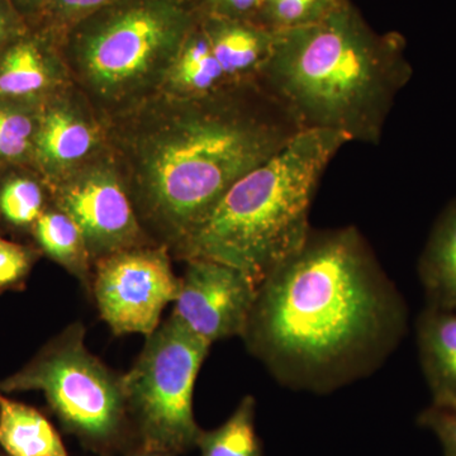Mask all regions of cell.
I'll return each mask as SVG.
<instances>
[{
    "label": "cell",
    "instance_id": "cell-1",
    "mask_svg": "<svg viewBox=\"0 0 456 456\" xmlns=\"http://www.w3.org/2000/svg\"><path fill=\"white\" fill-rule=\"evenodd\" d=\"M407 323L403 297L358 228H312L257 287L241 338L281 386L326 395L382 367Z\"/></svg>",
    "mask_w": 456,
    "mask_h": 456
},
{
    "label": "cell",
    "instance_id": "cell-2",
    "mask_svg": "<svg viewBox=\"0 0 456 456\" xmlns=\"http://www.w3.org/2000/svg\"><path fill=\"white\" fill-rule=\"evenodd\" d=\"M398 33L380 35L347 2L316 25L275 33L260 80L299 131H334L377 145L412 75Z\"/></svg>",
    "mask_w": 456,
    "mask_h": 456
},
{
    "label": "cell",
    "instance_id": "cell-3",
    "mask_svg": "<svg viewBox=\"0 0 456 456\" xmlns=\"http://www.w3.org/2000/svg\"><path fill=\"white\" fill-rule=\"evenodd\" d=\"M140 150L137 206L176 248L246 173L298 134L281 107L254 110L220 92L191 99Z\"/></svg>",
    "mask_w": 456,
    "mask_h": 456
},
{
    "label": "cell",
    "instance_id": "cell-4",
    "mask_svg": "<svg viewBox=\"0 0 456 456\" xmlns=\"http://www.w3.org/2000/svg\"><path fill=\"white\" fill-rule=\"evenodd\" d=\"M349 137L299 131L268 160L246 173L175 250L242 270L259 285L307 241L321 178Z\"/></svg>",
    "mask_w": 456,
    "mask_h": 456
},
{
    "label": "cell",
    "instance_id": "cell-5",
    "mask_svg": "<svg viewBox=\"0 0 456 456\" xmlns=\"http://www.w3.org/2000/svg\"><path fill=\"white\" fill-rule=\"evenodd\" d=\"M200 18L191 0H117L65 33L90 86L116 97L173 65Z\"/></svg>",
    "mask_w": 456,
    "mask_h": 456
},
{
    "label": "cell",
    "instance_id": "cell-6",
    "mask_svg": "<svg viewBox=\"0 0 456 456\" xmlns=\"http://www.w3.org/2000/svg\"><path fill=\"white\" fill-rule=\"evenodd\" d=\"M41 391L62 428L90 452L110 456L134 439L122 375L86 346V329L73 323L16 374L0 392Z\"/></svg>",
    "mask_w": 456,
    "mask_h": 456
},
{
    "label": "cell",
    "instance_id": "cell-7",
    "mask_svg": "<svg viewBox=\"0 0 456 456\" xmlns=\"http://www.w3.org/2000/svg\"><path fill=\"white\" fill-rule=\"evenodd\" d=\"M211 346L173 317L147 336L139 359L122 375L139 448L176 456L197 448L203 430L194 419V386Z\"/></svg>",
    "mask_w": 456,
    "mask_h": 456
},
{
    "label": "cell",
    "instance_id": "cell-8",
    "mask_svg": "<svg viewBox=\"0 0 456 456\" xmlns=\"http://www.w3.org/2000/svg\"><path fill=\"white\" fill-rule=\"evenodd\" d=\"M180 279L167 248H132L102 257L93 275L92 293L102 320L117 336H150L161 314L175 302Z\"/></svg>",
    "mask_w": 456,
    "mask_h": 456
},
{
    "label": "cell",
    "instance_id": "cell-9",
    "mask_svg": "<svg viewBox=\"0 0 456 456\" xmlns=\"http://www.w3.org/2000/svg\"><path fill=\"white\" fill-rule=\"evenodd\" d=\"M257 287L253 278L227 264L187 260L171 317L211 345L235 336L241 338Z\"/></svg>",
    "mask_w": 456,
    "mask_h": 456
},
{
    "label": "cell",
    "instance_id": "cell-10",
    "mask_svg": "<svg viewBox=\"0 0 456 456\" xmlns=\"http://www.w3.org/2000/svg\"><path fill=\"white\" fill-rule=\"evenodd\" d=\"M57 208L70 216L82 231L90 256L139 248V217L116 174L94 167L60 185Z\"/></svg>",
    "mask_w": 456,
    "mask_h": 456
},
{
    "label": "cell",
    "instance_id": "cell-11",
    "mask_svg": "<svg viewBox=\"0 0 456 456\" xmlns=\"http://www.w3.org/2000/svg\"><path fill=\"white\" fill-rule=\"evenodd\" d=\"M53 33L29 26L0 50V99L37 104L56 80Z\"/></svg>",
    "mask_w": 456,
    "mask_h": 456
},
{
    "label": "cell",
    "instance_id": "cell-12",
    "mask_svg": "<svg viewBox=\"0 0 456 456\" xmlns=\"http://www.w3.org/2000/svg\"><path fill=\"white\" fill-rule=\"evenodd\" d=\"M200 23L230 86L260 79L274 50V32L246 20L200 16Z\"/></svg>",
    "mask_w": 456,
    "mask_h": 456
},
{
    "label": "cell",
    "instance_id": "cell-13",
    "mask_svg": "<svg viewBox=\"0 0 456 456\" xmlns=\"http://www.w3.org/2000/svg\"><path fill=\"white\" fill-rule=\"evenodd\" d=\"M417 345L432 403L456 407V312L426 305L417 320Z\"/></svg>",
    "mask_w": 456,
    "mask_h": 456
},
{
    "label": "cell",
    "instance_id": "cell-14",
    "mask_svg": "<svg viewBox=\"0 0 456 456\" xmlns=\"http://www.w3.org/2000/svg\"><path fill=\"white\" fill-rule=\"evenodd\" d=\"M95 132L88 123L64 107L41 110L33 160L47 174L64 170L89 154Z\"/></svg>",
    "mask_w": 456,
    "mask_h": 456
},
{
    "label": "cell",
    "instance_id": "cell-15",
    "mask_svg": "<svg viewBox=\"0 0 456 456\" xmlns=\"http://www.w3.org/2000/svg\"><path fill=\"white\" fill-rule=\"evenodd\" d=\"M428 305L456 312V200L441 213L419 263Z\"/></svg>",
    "mask_w": 456,
    "mask_h": 456
},
{
    "label": "cell",
    "instance_id": "cell-16",
    "mask_svg": "<svg viewBox=\"0 0 456 456\" xmlns=\"http://www.w3.org/2000/svg\"><path fill=\"white\" fill-rule=\"evenodd\" d=\"M0 448L9 456H69L61 437L40 411L2 392Z\"/></svg>",
    "mask_w": 456,
    "mask_h": 456
},
{
    "label": "cell",
    "instance_id": "cell-17",
    "mask_svg": "<svg viewBox=\"0 0 456 456\" xmlns=\"http://www.w3.org/2000/svg\"><path fill=\"white\" fill-rule=\"evenodd\" d=\"M171 68L174 86L191 99L217 94L230 86L213 55L200 18L189 32Z\"/></svg>",
    "mask_w": 456,
    "mask_h": 456
},
{
    "label": "cell",
    "instance_id": "cell-18",
    "mask_svg": "<svg viewBox=\"0 0 456 456\" xmlns=\"http://www.w3.org/2000/svg\"><path fill=\"white\" fill-rule=\"evenodd\" d=\"M36 240L51 259L64 266L92 292L90 254L82 231L61 209L45 211L33 224Z\"/></svg>",
    "mask_w": 456,
    "mask_h": 456
},
{
    "label": "cell",
    "instance_id": "cell-19",
    "mask_svg": "<svg viewBox=\"0 0 456 456\" xmlns=\"http://www.w3.org/2000/svg\"><path fill=\"white\" fill-rule=\"evenodd\" d=\"M255 415L256 402L253 395H246L224 424L202 431L197 443L200 456H264Z\"/></svg>",
    "mask_w": 456,
    "mask_h": 456
},
{
    "label": "cell",
    "instance_id": "cell-20",
    "mask_svg": "<svg viewBox=\"0 0 456 456\" xmlns=\"http://www.w3.org/2000/svg\"><path fill=\"white\" fill-rule=\"evenodd\" d=\"M40 113L38 104L0 99V161L20 164L33 160Z\"/></svg>",
    "mask_w": 456,
    "mask_h": 456
},
{
    "label": "cell",
    "instance_id": "cell-21",
    "mask_svg": "<svg viewBox=\"0 0 456 456\" xmlns=\"http://www.w3.org/2000/svg\"><path fill=\"white\" fill-rule=\"evenodd\" d=\"M349 0H265L253 22L278 33L316 25Z\"/></svg>",
    "mask_w": 456,
    "mask_h": 456
},
{
    "label": "cell",
    "instance_id": "cell-22",
    "mask_svg": "<svg viewBox=\"0 0 456 456\" xmlns=\"http://www.w3.org/2000/svg\"><path fill=\"white\" fill-rule=\"evenodd\" d=\"M44 191L36 180L17 176L0 189V213L17 227L33 226L44 213Z\"/></svg>",
    "mask_w": 456,
    "mask_h": 456
},
{
    "label": "cell",
    "instance_id": "cell-23",
    "mask_svg": "<svg viewBox=\"0 0 456 456\" xmlns=\"http://www.w3.org/2000/svg\"><path fill=\"white\" fill-rule=\"evenodd\" d=\"M117 0H50L46 17L40 26L55 33L70 28Z\"/></svg>",
    "mask_w": 456,
    "mask_h": 456
},
{
    "label": "cell",
    "instance_id": "cell-24",
    "mask_svg": "<svg viewBox=\"0 0 456 456\" xmlns=\"http://www.w3.org/2000/svg\"><path fill=\"white\" fill-rule=\"evenodd\" d=\"M33 254L25 246L0 239V292L22 284L32 268Z\"/></svg>",
    "mask_w": 456,
    "mask_h": 456
},
{
    "label": "cell",
    "instance_id": "cell-25",
    "mask_svg": "<svg viewBox=\"0 0 456 456\" xmlns=\"http://www.w3.org/2000/svg\"><path fill=\"white\" fill-rule=\"evenodd\" d=\"M419 424L434 432L445 456H456V407L432 403L419 415Z\"/></svg>",
    "mask_w": 456,
    "mask_h": 456
},
{
    "label": "cell",
    "instance_id": "cell-26",
    "mask_svg": "<svg viewBox=\"0 0 456 456\" xmlns=\"http://www.w3.org/2000/svg\"><path fill=\"white\" fill-rule=\"evenodd\" d=\"M265 0H191L200 16L254 20Z\"/></svg>",
    "mask_w": 456,
    "mask_h": 456
},
{
    "label": "cell",
    "instance_id": "cell-27",
    "mask_svg": "<svg viewBox=\"0 0 456 456\" xmlns=\"http://www.w3.org/2000/svg\"><path fill=\"white\" fill-rule=\"evenodd\" d=\"M29 28L9 0H0V50Z\"/></svg>",
    "mask_w": 456,
    "mask_h": 456
},
{
    "label": "cell",
    "instance_id": "cell-28",
    "mask_svg": "<svg viewBox=\"0 0 456 456\" xmlns=\"http://www.w3.org/2000/svg\"><path fill=\"white\" fill-rule=\"evenodd\" d=\"M29 26H40L46 17L50 0H9Z\"/></svg>",
    "mask_w": 456,
    "mask_h": 456
},
{
    "label": "cell",
    "instance_id": "cell-29",
    "mask_svg": "<svg viewBox=\"0 0 456 456\" xmlns=\"http://www.w3.org/2000/svg\"><path fill=\"white\" fill-rule=\"evenodd\" d=\"M126 456H176L174 454H170V452H156V450H146L142 448H139L134 450V452H128Z\"/></svg>",
    "mask_w": 456,
    "mask_h": 456
},
{
    "label": "cell",
    "instance_id": "cell-30",
    "mask_svg": "<svg viewBox=\"0 0 456 456\" xmlns=\"http://www.w3.org/2000/svg\"><path fill=\"white\" fill-rule=\"evenodd\" d=\"M0 456H9V455L5 454V452H0Z\"/></svg>",
    "mask_w": 456,
    "mask_h": 456
}]
</instances>
